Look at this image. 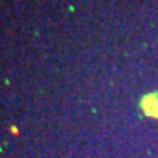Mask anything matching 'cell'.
<instances>
[{
    "instance_id": "2",
    "label": "cell",
    "mask_w": 158,
    "mask_h": 158,
    "mask_svg": "<svg viewBox=\"0 0 158 158\" xmlns=\"http://www.w3.org/2000/svg\"><path fill=\"white\" fill-rule=\"evenodd\" d=\"M10 131H11V134H18V127L11 126V127H10Z\"/></svg>"
},
{
    "instance_id": "1",
    "label": "cell",
    "mask_w": 158,
    "mask_h": 158,
    "mask_svg": "<svg viewBox=\"0 0 158 158\" xmlns=\"http://www.w3.org/2000/svg\"><path fill=\"white\" fill-rule=\"evenodd\" d=\"M140 108L150 118H158V92H150L140 98Z\"/></svg>"
}]
</instances>
